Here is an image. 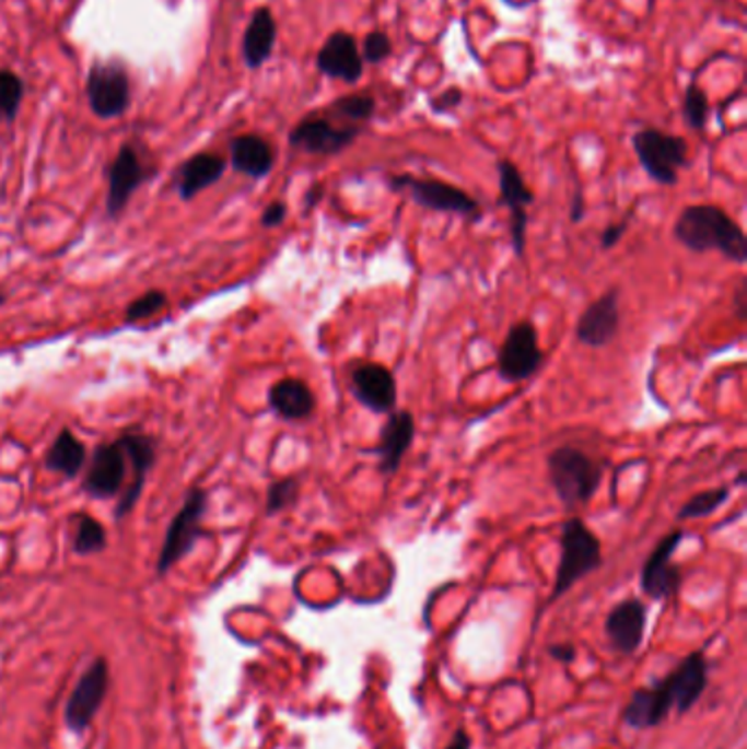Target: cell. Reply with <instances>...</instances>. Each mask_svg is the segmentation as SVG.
<instances>
[{
  "instance_id": "obj_1",
  "label": "cell",
  "mask_w": 747,
  "mask_h": 749,
  "mask_svg": "<svg viewBox=\"0 0 747 749\" xmlns=\"http://www.w3.org/2000/svg\"><path fill=\"white\" fill-rule=\"evenodd\" d=\"M708 675L710 664L701 651L686 655L664 679L631 692V699L622 707L625 725L631 729H651L664 723L673 710L686 714L705 692Z\"/></svg>"
},
{
  "instance_id": "obj_2",
  "label": "cell",
  "mask_w": 747,
  "mask_h": 749,
  "mask_svg": "<svg viewBox=\"0 0 747 749\" xmlns=\"http://www.w3.org/2000/svg\"><path fill=\"white\" fill-rule=\"evenodd\" d=\"M675 239L690 253H719L727 261L743 266L747 261V239L743 229L714 204H690L673 224Z\"/></svg>"
},
{
  "instance_id": "obj_3",
  "label": "cell",
  "mask_w": 747,
  "mask_h": 749,
  "mask_svg": "<svg viewBox=\"0 0 747 749\" xmlns=\"http://www.w3.org/2000/svg\"><path fill=\"white\" fill-rule=\"evenodd\" d=\"M603 476L605 465L574 445H561L548 454L550 487L568 511L592 502Z\"/></svg>"
},
{
  "instance_id": "obj_4",
  "label": "cell",
  "mask_w": 747,
  "mask_h": 749,
  "mask_svg": "<svg viewBox=\"0 0 747 749\" xmlns=\"http://www.w3.org/2000/svg\"><path fill=\"white\" fill-rule=\"evenodd\" d=\"M603 563L598 537L581 517H568L561 526V557L555 574L550 600L568 594L581 578L596 572Z\"/></svg>"
},
{
  "instance_id": "obj_5",
  "label": "cell",
  "mask_w": 747,
  "mask_h": 749,
  "mask_svg": "<svg viewBox=\"0 0 747 749\" xmlns=\"http://www.w3.org/2000/svg\"><path fill=\"white\" fill-rule=\"evenodd\" d=\"M644 174L664 187H673L679 180V169L688 167V143L677 134H668L657 128H642L631 139Z\"/></svg>"
},
{
  "instance_id": "obj_6",
  "label": "cell",
  "mask_w": 747,
  "mask_h": 749,
  "mask_svg": "<svg viewBox=\"0 0 747 749\" xmlns=\"http://www.w3.org/2000/svg\"><path fill=\"white\" fill-rule=\"evenodd\" d=\"M86 100L97 119L113 121L124 117L132 102L128 67L115 58L93 62L86 78Z\"/></svg>"
},
{
  "instance_id": "obj_7",
  "label": "cell",
  "mask_w": 747,
  "mask_h": 749,
  "mask_svg": "<svg viewBox=\"0 0 747 749\" xmlns=\"http://www.w3.org/2000/svg\"><path fill=\"white\" fill-rule=\"evenodd\" d=\"M388 187L397 194H406L415 204L434 213H454L463 218L480 215V204L465 189L439 178H417L412 174H399L388 178Z\"/></svg>"
},
{
  "instance_id": "obj_8",
  "label": "cell",
  "mask_w": 747,
  "mask_h": 749,
  "mask_svg": "<svg viewBox=\"0 0 747 749\" xmlns=\"http://www.w3.org/2000/svg\"><path fill=\"white\" fill-rule=\"evenodd\" d=\"M207 508V493L200 487L189 489L187 500L183 504V508L176 513V517L172 519L165 541L161 546V554L156 561V572L163 576L167 574L180 559H185L198 537H200V524H202V515Z\"/></svg>"
},
{
  "instance_id": "obj_9",
  "label": "cell",
  "mask_w": 747,
  "mask_h": 749,
  "mask_svg": "<svg viewBox=\"0 0 747 749\" xmlns=\"http://www.w3.org/2000/svg\"><path fill=\"white\" fill-rule=\"evenodd\" d=\"M362 134L360 126H338L329 117H305L299 121L288 141L294 150L312 156H338L349 150Z\"/></svg>"
},
{
  "instance_id": "obj_10",
  "label": "cell",
  "mask_w": 747,
  "mask_h": 749,
  "mask_svg": "<svg viewBox=\"0 0 747 749\" xmlns=\"http://www.w3.org/2000/svg\"><path fill=\"white\" fill-rule=\"evenodd\" d=\"M541 362L544 351L539 347L537 329L528 320L515 323L498 351V375L509 384H517L533 377Z\"/></svg>"
},
{
  "instance_id": "obj_11",
  "label": "cell",
  "mask_w": 747,
  "mask_h": 749,
  "mask_svg": "<svg viewBox=\"0 0 747 749\" xmlns=\"http://www.w3.org/2000/svg\"><path fill=\"white\" fill-rule=\"evenodd\" d=\"M498 185H500V204L509 209L511 224V244L515 255L522 259L526 250V226H528V207L535 202V194L526 185L522 172L515 163L502 159L495 163Z\"/></svg>"
},
{
  "instance_id": "obj_12",
  "label": "cell",
  "mask_w": 747,
  "mask_h": 749,
  "mask_svg": "<svg viewBox=\"0 0 747 749\" xmlns=\"http://www.w3.org/2000/svg\"><path fill=\"white\" fill-rule=\"evenodd\" d=\"M684 539V530H670L657 541L640 572V587L653 600L673 598L681 587V570L673 565V554Z\"/></svg>"
},
{
  "instance_id": "obj_13",
  "label": "cell",
  "mask_w": 747,
  "mask_h": 749,
  "mask_svg": "<svg viewBox=\"0 0 747 749\" xmlns=\"http://www.w3.org/2000/svg\"><path fill=\"white\" fill-rule=\"evenodd\" d=\"M108 679H110V670H108V662L104 657L95 659V664H91V668L80 677L78 686L71 692L67 710H65L67 725L75 734L86 732L91 727L93 718L97 716L100 707L104 705L106 692H108Z\"/></svg>"
},
{
  "instance_id": "obj_14",
  "label": "cell",
  "mask_w": 747,
  "mask_h": 749,
  "mask_svg": "<svg viewBox=\"0 0 747 749\" xmlns=\"http://www.w3.org/2000/svg\"><path fill=\"white\" fill-rule=\"evenodd\" d=\"M364 60L353 34L336 30L316 54V69L323 78L355 86L364 78Z\"/></svg>"
},
{
  "instance_id": "obj_15",
  "label": "cell",
  "mask_w": 747,
  "mask_h": 749,
  "mask_svg": "<svg viewBox=\"0 0 747 749\" xmlns=\"http://www.w3.org/2000/svg\"><path fill=\"white\" fill-rule=\"evenodd\" d=\"M108 194H106V213L117 220L130 204V198L148 180V169L132 145H121L115 161L106 169Z\"/></svg>"
},
{
  "instance_id": "obj_16",
  "label": "cell",
  "mask_w": 747,
  "mask_h": 749,
  "mask_svg": "<svg viewBox=\"0 0 747 749\" xmlns=\"http://www.w3.org/2000/svg\"><path fill=\"white\" fill-rule=\"evenodd\" d=\"M128 458L119 441L104 443L93 452L91 467L84 480V491L95 500H108L121 493L128 471Z\"/></svg>"
},
{
  "instance_id": "obj_17",
  "label": "cell",
  "mask_w": 747,
  "mask_h": 749,
  "mask_svg": "<svg viewBox=\"0 0 747 749\" xmlns=\"http://www.w3.org/2000/svg\"><path fill=\"white\" fill-rule=\"evenodd\" d=\"M618 290H607L594 303L585 307L576 323V340L590 349L607 347L620 329V305Z\"/></svg>"
},
{
  "instance_id": "obj_18",
  "label": "cell",
  "mask_w": 747,
  "mask_h": 749,
  "mask_svg": "<svg viewBox=\"0 0 747 749\" xmlns=\"http://www.w3.org/2000/svg\"><path fill=\"white\" fill-rule=\"evenodd\" d=\"M353 397L375 414H390L397 406V382L384 364H362L351 375Z\"/></svg>"
},
{
  "instance_id": "obj_19",
  "label": "cell",
  "mask_w": 747,
  "mask_h": 749,
  "mask_svg": "<svg viewBox=\"0 0 747 749\" xmlns=\"http://www.w3.org/2000/svg\"><path fill=\"white\" fill-rule=\"evenodd\" d=\"M646 605L640 598H627L611 607L605 618V635L614 651L633 655L644 640Z\"/></svg>"
},
{
  "instance_id": "obj_20",
  "label": "cell",
  "mask_w": 747,
  "mask_h": 749,
  "mask_svg": "<svg viewBox=\"0 0 747 749\" xmlns=\"http://www.w3.org/2000/svg\"><path fill=\"white\" fill-rule=\"evenodd\" d=\"M415 441V417L408 410L390 412L388 421L382 428L380 443L375 447L380 456V473L384 478H393L399 467L404 456L408 454L410 445Z\"/></svg>"
},
{
  "instance_id": "obj_21",
  "label": "cell",
  "mask_w": 747,
  "mask_h": 749,
  "mask_svg": "<svg viewBox=\"0 0 747 749\" xmlns=\"http://www.w3.org/2000/svg\"><path fill=\"white\" fill-rule=\"evenodd\" d=\"M119 445L124 447L128 463H132L135 478L130 480V484H126V493L117 506V519L126 517L135 508V504L141 498L148 471L154 467V460H156V443H154V438H150L145 434H137V432L124 434L119 438Z\"/></svg>"
},
{
  "instance_id": "obj_22",
  "label": "cell",
  "mask_w": 747,
  "mask_h": 749,
  "mask_svg": "<svg viewBox=\"0 0 747 749\" xmlns=\"http://www.w3.org/2000/svg\"><path fill=\"white\" fill-rule=\"evenodd\" d=\"M277 21L270 8H257L242 40V58L250 71H259L275 54L277 45Z\"/></svg>"
},
{
  "instance_id": "obj_23",
  "label": "cell",
  "mask_w": 747,
  "mask_h": 749,
  "mask_svg": "<svg viewBox=\"0 0 747 749\" xmlns=\"http://www.w3.org/2000/svg\"><path fill=\"white\" fill-rule=\"evenodd\" d=\"M226 161L213 152H200L187 159L176 172V191L183 200H194L205 189L213 187L226 172Z\"/></svg>"
},
{
  "instance_id": "obj_24",
  "label": "cell",
  "mask_w": 747,
  "mask_h": 749,
  "mask_svg": "<svg viewBox=\"0 0 747 749\" xmlns=\"http://www.w3.org/2000/svg\"><path fill=\"white\" fill-rule=\"evenodd\" d=\"M275 148L259 134H240L231 141V167L253 180L270 176L275 169Z\"/></svg>"
},
{
  "instance_id": "obj_25",
  "label": "cell",
  "mask_w": 747,
  "mask_h": 749,
  "mask_svg": "<svg viewBox=\"0 0 747 749\" xmlns=\"http://www.w3.org/2000/svg\"><path fill=\"white\" fill-rule=\"evenodd\" d=\"M270 408L285 421H303L310 419L316 410V395L314 390L296 377H285L270 388L268 395Z\"/></svg>"
},
{
  "instance_id": "obj_26",
  "label": "cell",
  "mask_w": 747,
  "mask_h": 749,
  "mask_svg": "<svg viewBox=\"0 0 747 749\" xmlns=\"http://www.w3.org/2000/svg\"><path fill=\"white\" fill-rule=\"evenodd\" d=\"M86 463L84 443L71 432L62 430L47 452V467L65 478H75Z\"/></svg>"
},
{
  "instance_id": "obj_27",
  "label": "cell",
  "mask_w": 747,
  "mask_h": 749,
  "mask_svg": "<svg viewBox=\"0 0 747 749\" xmlns=\"http://www.w3.org/2000/svg\"><path fill=\"white\" fill-rule=\"evenodd\" d=\"M377 113V100L371 93H349L342 97H336L329 108L325 110V117L331 121H340V126H364L369 124Z\"/></svg>"
},
{
  "instance_id": "obj_28",
  "label": "cell",
  "mask_w": 747,
  "mask_h": 749,
  "mask_svg": "<svg viewBox=\"0 0 747 749\" xmlns=\"http://www.w3.org/2000/svg\"><path fill=\"white\" fill-rule=\"evenodd\" d=\"M73 526H75V533H73L75 554H95L108 546L106 528L93 515L78 513L73 517Z\"/></svg>"
},
{
  "instance_id": "obj_29",
  "label": "cell",
  "mask_w": 747,
  "mask_h": 749,
  "mask_svg": "<svg viewBox=\"0 0 747 749\" xmlns=\"http://www.w3.org/2000/svg\"><path fill=\"white\" fill-rule=\"evenodd\" d=\"M25 102V82L10 69H0V124H12Z\"/></svg>"
},
{
  "instance_id": "obj_30",
  "label": "cell",
  "mask_w": 747,
  "mask_h": 749,
  "mask_svg": "<svg viewBox=\"0 0 747 749\" xmlns=\"http://www.w3.org/2000/svg\"><path fill=\"white\" fill-rule=\"evenodd\" d=\"M727 498H730V487H716V489L695 493L677 511V519L686 522V519H695V517H708V515L716 513L727 502Z\"/></svg>"
},
{
  "instance_id": "obj_31",
  "label": "cell",
  "mask_w": 747,
  "mask_h": 749,
  "mask_svg": "<svg viewBox=\"0 0 747 749\" xmlns=\"http://www.w3.org/2000/svg\"><path fill=\"white\" fill-rule=\"evenodd\" d=\"M681 115H684V121H686L688 128H692L697 132L705 130L708 119H710V100H708L705 91L697 84V80H692L686 86L684 104H681Z\"/></svg>"
},
{
  "instance_id": "obj_32",
  "label": "cell",
  "mask_w": 747,
  "mask_h": 749,
  "mask_svg": "<svg viewBox=\"0 0 747 749\" xmlns=\"http://www.w3.org/2000/svg\"><path fill=\"white\" fill-rule=\"evenodd\" d=\"M301 495V482L299 478H281L275 480L268 487V495H266V513L268 515H279L283 511H288L290 506H294L299 502Z\"/></svg>"
},
{
  "instance_id": "obj_33",
  "label": "cell",
  "mask_w": 747,
  "mask_h": 749,
  "mask_svg": "<svg viewBox=\"0 0 747 749\" xmlns=\"http://www.w3.org/2000/svg\"><path fill=\"white\" fill-rule=\"evenodd\" d=\"M360 54L364 65H384L393 56V40L384 30H373L364 36Z\"/></svg>"
},
{
  "instance_id": "obj_34",
  "label": "cell",
  "mask_w": 747,
  "mask_h": 749,
  "mask_svg": "<svg viewBox=\"0 0 747 749\" xmlns=\"http://www.w3.org/2000/svg\"><path fill=\"white\" fill-rule=\"evenodd\" d=\"M165 305H167V296H165L163 292H159V290L145 292L143 296H139L137 301H132V303L128 305L126 320H128V323H137V320L152 318V316L159 314Z\"/></svg>"
},
{
  "instance_id": "obj_35",
  "label": "cell",
  "mask_w": 747,
  "mask_h": 749,
  "mask_svg": "<svg viewBox=\"0 0 747 749\" xmlns=\"http://www.w3.org/2000/svg\"><path fill=\"white\" fill-rule=\"evenodd\" d=\"M463 102H465L463 89L450 86V89H445L441 95H436V97L430 100V110L436 113V115H447V113L460 108Z\"/></svg>"
},
{
  "instance_id": "obj_36",
  "label": "cell",
  "mask_w": 747,
  "mask_h": 749,
  "mask_svg": "<svg viewBox=\"0 0 747 749\" xmlns=\"http://www.w3.org/2000/svg\"><path fill=\"white\" fill-rule=\"evenodd\" d=\"M285 218H288V204L281 200H275L261 213V226L264 229H277L285 222Z\"/></svg>"
},
{
  "instance_id": "obj_37",
  "label": "cell",
  "mask_w": 747,
  "mask_h": 749,
  "mask_svg": "<svg viewBox=\"0 0 747 749\" xmlns=\"http://www.w3.org/2000/svg\"><path fill=\"white\" fill-rule=\"evenodd\" d=\"M627 226H629V222L627 220H622V222H618V224H611V226H607L605 231H603V235H600V248L603 250H609V248H614L620 239H622V235L627 233Z\"/></svg>"
},
{
  "instance_id": "obj_38",
  "label": "cell",
  "mask_w": 747,
  "mask_h": 749,
  "mask_svg": "<svg viewBox=\"0 0 747 749\" xmlns=\"http://www.w3.org/2000/svg\"><path fill=\"white\" fill-rule=\"evenodd\" d=\"M734 314L740 323L747 320V283H745V279H740L736 290H734Z\"/></svg>"
},
{
  "instance_id": "obj_39",
  "label": "cell",
  "mask_w": 747,
  "mask_h": 749,
  "mask_svg": "<svg viewBox=\"0 0 747 749\" xmlns=\"http://www.w3.org/2000/svg\"><path fill=\"white\" fill-rule=\"evenodd\" d=\"M548 655L555 657L561 664H572L576 657V651L572 644H550L548 646Z\"/></svg>"
},
{
  "instance_id": "obj_40",
  "label": "cell",
  "mask_w": 747,
  "mask_h": 749,
  "mask_svg": "<svg viewBox=\"0 0 747 749\" xmlns=\"http://www.w3.org/2000/svg\"><path fill=\"white\" fill-rule=\"evenodd\" d=\"M445 749H471V736L463 727H458Z\"/></svg>"
},
{
  "instance_id": "obj_41",
  "label": "cell",
  "mask_w": 747,
  "mask_h": 749,
  "mask_svg": "<svg viewBox=\"0 0 747 749\" xmlns=\"http://www.w3.org/2000/svg\"><path fill=\"white\" fill-rule=\"evenodd\" d=\"M323 194H325V189H323V185H314L312 187V191L307 194V207L312 209L320 198H323Z\"/></svg>"
},
{
  "instance_id": "obj_42",
  "label": "cell",
  "mask_w": 747,
  "mask_h": 749,
  "mask_svg": "<svg viewBox=\"0 0 747 749\" xmlns=\"http://www.w3.org/2000/svg\"><path fill=\"white\" fill-rule=\"evenodd\" d=\"M3 303H5V294H0V307H3Z\"/></svg>"
}]
</instances>
